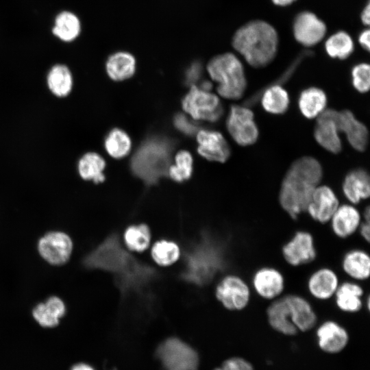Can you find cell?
Returning <instances> with one entry per match:
<instances>
[{"label":"cell","instance_id":"obj_1","mask_svg":"<svg viewBox=\"0 0 370 370\" xmlns=\"http://www.w3.org/2000/svg\"><path fill=\"white\" fill-rule=\"evenodd\" d=\"M82 264L87 269L112 274L123 295L140 292L157 276L153 268L140 262L123 248L115 234L108 236L88 254Z\"/></svg>","mask_w":370,"mask_h":370},{"label":"cell","instance_id":"obj_2","mask_svg":"<svg viewBox=\"0 0 370 370\" xmlns=\"http://www.w3.org/2000/svg\"><path fill=\"white\" fill-rule=\"evenodd\" d=\"M322 177L321 164L313 157L304 156L291 164L282 180L278 195L280 207L291 219L296 220L306 213L312 194Z\"/></svg>","mask_w":370,"mask_h":370},{"label":"cell","instance_id":"obj_3","mask_svg":"<svg viewBox=\"0 0 370 370\" xmlns=\"http://www.w3.org/2000/svg\"><path fill=\"white\" fill-rule=\"evenodd\" d=\"M224 264L223 248L210 234L204 232L185 253L180 276L189 284L203 286L212 280Z\"/></svg>","mask_w":370,"mask_h":370},{"label":"cell","instance_id":"obj_4","mask_svg":"<svg viewBox=\"0 0 370 370\" xmlns=\"http://www.w3.org/2000/svg\"><path fill=\"white\" fill-rule=\"evenodd\" d=\"M278 44L273 26L262 21L249 22L240 27L232 40L234 48L253 67L269 64L275 58Z\"/></svg>","mask_w":370,"mask_h":370},{"label":"cell","instance_id":"obj_5","mask_svg":"<svg viewBox=\"0 0 370 370\" xmlns=\"http://www.w3.org/2000/svg\"><path fill=\"white\" fill-rule=\"evenodd\" d=\"M172 149V143L166 138L155 136L147 139L132 157V171L147 184L156 183L167 174Z\"/></svg>","mask_w":370,"mask_h":370},{"label":"cell","instance_id":"obj_6","mask_svg":"<svg viewBox=\"0 0 370 370\" xmlns=\"http://www.w3.org/2000/svg\"><path fill=\"white\" fill-rule=\"evenodd\" d=\"M210 77L218 85V93L228 99H241L247 88V79L243 64L232 53L212 58L207 65Z\"/></svg>","mask_w":370,"mask_h":370},{"label":"cell","instance_id":"obj_7","mask_svg":"<svg viewBox=\"0 0 370 370\" xmlns=\"http://www.w3.org/2000/svg\"><path fill=\"white\" fill-rule=\"evenodd\" d=\"M156 356L165 370H198L199 356L189 344L177 337H169L156 348Z\"/></svg>","mask_w":370,"mask_h":370},{"label":"cell","instance_id":"obj_8","mask_svg":"<svg viewBox=\"0 0 370 370\" xmlns=\"http://www.w3.org/2000/svg\"><path fill=\"white\" fill-rule=\"evenodd\" d=\"M184 110L195 120L215 122L223 114V108L218 97L197 86H192L182 101Z\"/></svg>","mask_w":370,"mask_h":370},{"label":"cell","instance_id":"obj_9","mask_svg":"<svg viewBox=\"0 0 370 370\" xmlns=\"http://www.w3.org/2000/svg\"><path fill=\"white\" fill-rule=\"evenodd\" d=\"M215 296L225 309L241 311L251 301V288L240 275L230 274L223 277L217 285Z\"/></svg>","mask_w":370,"mask_h":370},{"label":"cell","instance_id":"obj_10","mask_svg":"<svg viewBox=\"0 0 370 370\" xmlns=\"http://www.w3.org/2000/svg\"><path fill=\"white\" fill-rule=\"evenodd\" d=\"M284 260L292 267L310 264L317 258L313 235L307 230L296 231L281 247Z\"/></svg>","mask_w":370,"mask_h":370},{"label":"cell","instance_id":"obj_11","mask_svg":"<svg viewBox=\"0 0 370 370\" xmlns=\"http://www.w3.org/2000/svg\"><path fill=\"white\" fill-rule=\"evenodd\" d=\"M226 125L232 138L241 146L253 145L258 138V128L249 107L238 105L231 106Z\"/></svg>","mask_w":370,"mask_h":370},{"label":"cell","instance_id":"obj_12","mask_svg":"<svg viewBox=\"0 0 370 370\" xmlns=\"http://www.w3.org/2000/svg\"><path fill=\"white\" fill-rule=\"evenodd\" d=\"M251 288L261 299L271 301L283 295L286 288L284 274L276 267L262 266L251 275Z\"/></svg>","mask_w":370,"mask_h":370},{"label":"cell","instance_id":"obj_13","mask_svg":"<svg viewBox=\"0 0 370 370\" xmlns=\"http://www.w3.org/2000/svg\"><path fill=\"white\" fill-rule=\"evenodd\" d=\"M338 116V111L332 108L325 109L317 117L314 130L317 143L328 151L335 154L342 150Z\"/></svg>","mask_w":370,"mask_h":370},{"label":"cell","instance_id":"obj_14","mask_svg":"<svg viewBox=\"0 0 370 370\" xmlns=\"http://www.w3.org/2000/svg\"><path fill=\"white\" fill-rule=\"evenodd\" d=\"M38 250L42 258L49 264L62 265L69 260L73 242L64 232H49L39 240Z\"/></svg>","mask_w":370,"mask_h":370},{"label":"cell","instance_id":"obj_15","mask_svg":"<svg viewBox=\"0 0 370 370\" xmlns=\"http://www.w3.org/2000/svg\"><path fill=\"white\" fill-rule=\"evenodd\" d=\"M339 205L338 198L332 188L319 184L312 194L306 213L314 222L325 225L328 224Z\"/></svg>","mask_w":370,"mask_h":370},{"label":"cell","instance_id":"obj_16","mask_svg":"<svg viewBox=\"0 0 370 370\" xmlns=\"http://www.w3.org/2000/svg\"><path fill=\"white\" fill-rule=\"evenodd\" d=\"M340 283L338 275L332 268L321 267L308 278L306 288L314 299L325 301L334 297Z\"/></svg>","mask_w":370,"mask_h":370},{"label":"cell","instance_id":"obj_17","mask_svg":"<svg viewBox=\"0 0 370 370\" xmlns=\"http://www.w3.org/2000/svg\"><path fill=\"white\" fill-rule=\"evenodd\" d=\"M326 26L314 14L299 13L295 18L293 34L298 42L306 47L319 43L325 36Z\"/></svg>","mask_w":370,"mask_h":370},{"label":"cell","instance_id":"obj_18","mask_svg":"<svg viewBox=\"0 0 370 370\" xmlns=\"http://www.w3.org/2000/svg\"><path fill=\"white\" fill-rule=\"evenodd\" d=\"M362 221V212L355 205L348 203L338 206L328 224L333 234L344 240L358 232Z\"/></svg>","mask_w":370,"mask_h":370},{"label":"cell","instance_id":"obj_19","mask_svg":"<svg viewBox=\"0 0 370 370\" xmlns=\"http://www.w3.org/2000/svg\"><path fill=\"white\" fill-rule=\"evenodd\" d=\"M288 306L291 319L297 330L306 332L314 328L317 316L310 302L295 293L284 295Z\"/></svg>","mask_w":370,"mask_h":370},{"label":"cell","instance_id":"obj_20","mask_svg":"<svg viewBox=\"0 0 370 370\" xmlns=\"http://www.w3.org/2000/svg\"><path fill=\"white\" fill-rule=\"evenodd\" d=\"M260 98L264 110L273 114L285 113L289 106L290 99L288 92L280 83H273L254 94L246 101L245 106L249 107L256 103Z\"/></svg>","mask_w":370,"mask_h":370},{"label":"cell","instance_id":"obj_21","mask_svg":"<svg viewBox=\"0 0 370 370\" xmlns=\"http://www.w3.org/2000/svg\"><path fill=\"white\" fill-rule=\"evenodd\" d=\"M199 153L207 160L225 162L230 156V148L223 136L219 132L200 130L197 136Z\"/></svg>","mask_w":370,"mask_h":370},{"label":"cell","instance_id":"obj_22","mask_svg":"<svg viewBox=\"0 0 370 370\" xmlns=\"http://www.w3.org/2000/svg\"><path fill=\"white\" fill-rule=\"evenodd\" d=\"M318 345L328 354H337L343 351L349 342L346 329L333 320L323 322L316 332Z\"/></svg>","mask_w":370,"mask_h":370},{"label":"cell","instance_id":"obj_23","mask_svg":"<svg viewBox=\"0 0 370 370\" xmlns=\"http://www.w3.org/2000/svg\"><path fill=\"white\" fill-rule=\"evenodd\" d=\"M338 127L349 145L358 151H364L368 145L369 132L365 124L349 110L338 111Z\"/></svg>","mask_w":370,"mask_h":370},{"label":"cell","instance_id":"obj_24","mask_svg":"<svg viewBox=\"0 0 370 370\" xmlns=\"http://www.w3.org/2000/svg\"><path fill=\"white\" fill-rule=\"evenodd\" d=\"M365 290L359 282L348 280L341 282L334 296L338 310L346 313H356L365 306Z\"/></svg>","mask_w":370,"mask_h":370},{"label":"cell","instance_id":"obj_25","mask_svg":"<svg viewBox=\"0 0 370 370\" xmlns=\"http://www.w3.org/2000/svg\"><path fill=\"white\" fill-rule=\"evenodd\" d=\"M342 190L349 204L357 205L370 195V179L368 172L362 168L350 171L345 177Z\"/></svg>","mask_w":370,"mask_h":370},{"label":"cell","instance_id":"obj_26","mask_svg":"<svg viewBox=\"0 0 370 370\" xmlns=\"http://www.w3.org/2000/svg\"><path fill=\"white\" fill-rule=\"evenodd\" d=\"M341 269L351 280L366 281L370 275V256L363 249L354 248L348 250L343 256Z\"/></svg>","mask_w":370,"mask_h":370},{"label":"cell","instance_id":"obj_27","mask_svg":"<svg viewBox=\"0 0 370 370\" xmlns=\"http://www.w3.org/2000/svg\"><path fill=\"white\" fill-rule=\"evenodd\" d=\"M267 320L270 327L285 336H294L298 330L291 321L288 304L284 295L270 301L266 309Z\"/></svg>","mask_w":370,"mask_h":370},{"label":"cell","instance_id":"obj_28","mask_svg":"<svg viewBox=\"0 0 370 370\" xmlns=\"http://www.w3.org/2000/svg\"><path fill=\"white\" fill-rule=\"evenodd\" d=\"M66 313L63 301L57 296L49 297L44 303H39L32 310L36 321L42 327L51 328L57 326Z\"/></svg>","mask_w":370,"mask_h":370},{"label":"cell","instance_id":"obj_29","mask_svg":"<svg viewBox=\"0 0 370 370\" xmlns=\"http://www.w3.org/2000/svg\"><path fill=\"white\" fill-rule=\"evenodd\" d=\"M327 102L326 94L322 89L309 87L301 92L298 106L303 116L307 119H314L324 111Z\"/></svg>","mask_w":370,"mask_h":370},{"label":"cell","instance_id":"obj_30","mask_svg":"<svg viewBox=\"0 0 370 370\" xmlns=\"http://www.w3.org/2000/svg\"><path fill=\"white\" fill-rule=\"evenodd\" d=\"M47 84L49 90L57 97H67L73 86V75L69 67L62 64L53 66L47 74Z\"/></svg>","mask_w":370,"mask_h":370},{"label":"cell","instance_id":"obj_31","mask_svg":"<svg viewBox=\"0 0 370 370\" xmlns=\"http://www.w3.org/2000/svg\"><path fill=\"white\" fill-rule=\"evenodd\" d=\"M106 67L107 73L111 79L121 81L134 75L136 60L134 56L127 52H116L108 58Z\"/></svg>","mask_w":370,"mask_h":370},{"label":"cell","instance_id":"obj_32","mask_svg":"<svg viewBox=\"0 0 370 370\" xmlns=\"http://www.w3.org/2000/svg\"><path fill=\"white\" fill-rule=\"evenodd\" d=\"M52 32L62 41L72 42L81 32V22L74 13L62 11L56 17Z\"/></svg>","mask_w":370,"mask_h":370},{"label":"cell","instance_id":"obj_33","mask_svg":"<svg viewBox=\"0 0 370 370\" xmlns=\"http://www.w3.org/2000/svg\"><path fill=\"white\" fill-rule=\"evenodd\" d=\"M106 166L103 158L97 153L88 152L83 155L77 164L79 176L84 180H92L95 184L104 181L103 173Z\"/></svg>","mask_w":370,"mask_h":370},{"label":"cell","instance_id":"obj_34","mask_svg":"<svg viewBox=\"0 0 370 370\" xmlns=\"http://www.w3.org/2000/svg\"><path fill=\"white\" fill-rule=\"evenodd\" d=\"M354 42L351 36L345 32H338L330 36L325 42L327 53L333 58L344 60L354 51Z\"/></svg>","mask_w":370,"mask_h":370},{"label":"cell","instance_id":"obj_35","mask_svg":"<svg viewBox=\"0 0 370 370\" xmlns=\"http://www.w3.org/2000/svg\"><path fill=\"white\" fill-rule=\"evenodd\" d=\"M124 241L130 250L137 252L145 251L151 241L149 227L146 224L129 226L125 231Z\"/></svg>","mask_w":370,"mask_h":370},{"label":"cell","instance_id":"obj_36","mask_svg":"<svg viewBox=\"0 0 370 370\" xmlns=\"http://www.w3.org/2000/svg\"><path fill=\"white\" fill-rule=\"evenodd\" d=\"M104 145L109 155L115 158H121L129 153L131 140L125 132L114 129L106 136Z\"/></svg>","mask_w":370,"mask_h":370},{"label":"cell","instance_id":"obj_37","mask_svg":"<svg viewBox=\"0 0 370 370\" xmlns=\"http://www.w3.org/2000/svg\"><path fill=\"white\" fill-rule=\"evenodd\" d=\"M178 245L172 241L161 240L156 242L151 249L153 260L160 266H169L175 263L180 256Z\"/></svg>","mask_w":370,"mask_h":370},{"label":"cell","instance_id":"obj_38","mask_svg":"<svg viewBox=\"0 0 370 370\" xmlns=\"http://www.w3.org/2000/svg\"><path fill=\"white\" fill-rule=\"evenodd\" d=\"M193 170V158L186 151H181L175 158V164L169 166L167 174L176 182L188 180Z\"/></svg>","mask_w":370,"mask_h":370},{"label":"cell","instance_id":"obj_39","mask_svg":"<svg viewBox=\"0 0 370 370\" xmlns=\"http://www.w3.org/2000/svg\"><path fill=\"white\" fill-rule=\"evenodd\" d=\"M352 82L359 92H368L370 86V66L367 63L355 65L352 70Z\"/></svg>","mask_w":370,"mask_h":370},{"label":"cell","instance_id":"obj_40","mask_svg":"<svg viewBox=\"0 0 370 370\" xmlns=\"http://www.w3.org/2000/svg\"><path fill=\"white\" fill-rule=\"evenodd\" d=\"M214 370H254L252 365L246 359L234 356L225 360Z\"/></svg>","mask_w":370,"mask_h":370},{"label":"cell","instance_id":"obj_41","mask_svg":"<svg viewBox=\"0 0 370 370\" xmlns=\"http://www.w3.org/2000/svg\"><path fill=\"white\" fill-rule=\"evenodd\" d=\"M175 126L182 132L187 135L194 134L197 130L196 125L185 115L178 114L174 117Z\"/></svg>","mask_w":370,"mask_h":370},{"label":"cell","instance_id":"obj_42","mask_svg":"<svg viewBox=\"0 0 370 370\" xmlns=\"http://www.w3.org/2000/svg\"><path fill=\"white\" fill-rule=\"evenodd\" d=\"M201 75V68L199 64H193L187 71L186 75V82L190 85L194 86L197 82Z\"/></svg>","mask_w":370,"mask_h":370},{"label":"cell","instance_id":"obj_43","mask_svg":"<svg viewBox=\"0 0 370 370\" xmlns=\"http://www.w3.org/2000/svg\"><path fill=\"white\" fill-rule=\"evenodd\" d=\"M370 221L369 219H362V221L358 230L361 238L367 243H369L370 241V221Z\"/></svg>","mask_w":370,"mask_h":370},{"label":"cell","instance_id":"obj_44","mask_svg":"<svg viewBox=\"0 0 370 370\" xmlns=\"http://www.w3.org/2000/svg\"><path fill=\"white\" fill-rule=\"evenodd\" d=\"M358 41L361 46L367 51L370 48V31L367 29L361 32L359 36Z\"/></svg>","mask_w":370,"mask_h":370},{"label":"cell","instance_id":"obj_45","mask_svg":"<svg viewBox=\"0 0 370 370\" xmlns=\"http://www.w3.org/2000/svg\"><path fill=\"white\" fill-rule=\"evenodd\" d=\"M362 22L367 25L370 23V4L368 3L361 13Z\"/></svg>","mask_w":370,"mask_h":370},{"label":"cell","instance_id":"obj_46","mask_svg":"<svg viewBox=\"0 0 370 370\" xmlns=\"http://www.w3.org/2000/svg\"><path fill=\"white\" fill-rule=\"evenodd\" d=\"M70 370H95V369L88 363L77 362L74 364Z\"/></svg>","mask_w":370,"mask_h":370},{"label":"cell","instance_id":"obj_47","mask_svg":"<svg viewBox=\"0 0 370 370\" xmlns=\"http://www.w3.org/2000/svg\"><path fill=\"white\" fill-rule=\"evenodd\" d=\"M278 5L285 6L292 3L295 0H272Z\"/></svg>","mask_w":370,"mask_h":370}]
</instances>
